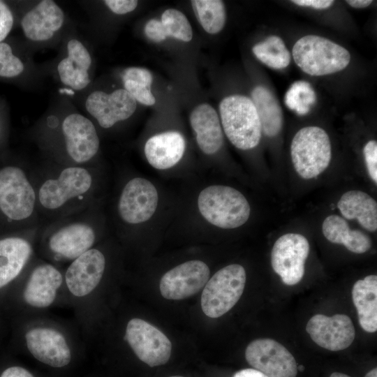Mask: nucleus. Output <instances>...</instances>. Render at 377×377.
I'll list each match as a JSON object with an SVG mask.
<instances>
[{
	"instance_id": "nucleus-20",
	"label": "nucleus",
	"mask_w": 377,
	"mask_h": 377,
	"mask_svg": "<svg viewBox=\"0 0 377 377\" xmlns=\"http://www.w3.org/2000/svg\"><path fill=\"white\" fill-rule=\"evenodd\" d=\"M36 232L37 230L28 237L13 236L0 239V289L15 280L31 263Z\"/></svg>"
},
{
	"instance_id": "nucleus-17",
	"label": "nucleus",
	"mask_w": 377,
	"mask_h": 377,
	"mask_svg": "<svg viewBox=\"0 0 377 377\" xmlns=\"http://www.w3.org/2000/svg\"><path fill=\"white\" fill-rule=\"evenodd\" d=\"M209 277L208 266L200 260H190L167 272L160 281V291L168 300L186 299L198 293Z\"/></svg>"
},
{
	"instance_id": "nucleus-33",
	"label": "nucleus",
	"mask_w": 377,
	"mask_h": 377,
	"mask_svg": "<svg viewBox=\"0 0 377 377\" xmlns=\"http://www.w3.org/2000/svg\"><path fill=\"white\" fill-rule=\"evenodd\" d=\"M57 71L61 82L73 89L82 90L90 83L88 71L75 64L68 57L59 61Z\"/></svg>"
},
{
	"instance_id": "nucleus-46",
	"label": "nucleus",
	"mask_w": 377,
	"mask_h": 377,
	"mask_svg": "<svg viewBox=\"0 0 377 377\" xmlns=\"http://www.w3.org/2000/svg\"><path fill=\"white\" fill-rule=\"evenodd\" d=\"M297 369H299L300 371H303L304 369V367L302 365H300L297 367Z\"/></svg>"
},
{
	"instance_id": "nucleus-45",
	"label": "nucleus",
	"mask_w": 377,
	"mask_h": 377,
	"mask_svg": "<svg viewBox=\"0 0 377 377\" xmlns=\"http://www.w3.org/2000/svg\"><path fill=\"white\" fill-rule=\"evenodd\" d=\"M330 377H350V376L343 373L334 372L330 375Z\"/></svg>"
},
{
	"instance_id": "nucleus-28",
	"label": "nucleus",
	"mask_w": 377,
	"mask_h": 377,
	"mask_svg": "<svg viewBox=\"0 0 377 377\" xmlns=\"http://www.w3.org/2000/svg\"><path fill=\"white\" fill-rule=\"evenodd\" d=\"M124 89L133 98L145 105H152L156 100L151 92L152 75L146 68L130 67L124 70L122 75Z\"/></svg>"
},
{
	"instance_id": "nucleus-19",
	"label": "nucleus",
	"mask_w": 377,
	"mask_h": 377,
	"mask_svg": "<svg viewBox=\"0 0 377 377\" xmlns=\"http://www.w3.org/2000/svg\"><path fill=\"white\" fill-rule=\"evenodd\" d=\"M137 102L124 89L110 94L103 91L91 92L87 98V111L96 119L103 128H109L116 123L126 120L133 115Z\"/></svg>"
},
{
	"instance_id": "nucleus-15",
	"label": "nucleus",
	"mask_w": 377,
	"mask_h": 377,
	"mask_svg": "<svg viewBox=\"0 0 377 377\" xmlns=\"http://www.w3.org/2000/svg\"><path fill=\"white\" fill-rule=\"evenodd\" d=\"M65 149L74 165H85L99 149V138L94 124L86 117L73 113L61 124Z\"/></svg>"
},
{
	"instance_id": "nucleus-31",
	"label": "nucleus",
	"mask_w": 377,
	"mask_h": 377,
	"mask_svg": "<svg viewBox=\"0 0 377 377\" xmlns=\"http://www.w3.org/2000/svg\"><path fill=\"white\" fill-rule=\"evenodd\" d=\"M166 37L170 36L184 42L192 39L191 26L186 17L177 9L165 10L160 20Z\"/></svg>"
},
{
	"instance_id": "nucleus-14",
	"label": "nucleus",
	"mask_w": 377,
	"mask_h": 377,
	"mask_svg": "<svg viewBox=\"0 0 377 377\" xmlns=\"http://www.w3.org/2000/svg\"><path fill=\"white\" fill-rule=\"evenodd\" d=\"M248 363L268 377H296V361L282 344L271 339H258L246 348Z\"/></svg>"
},
{
	"instance_id": "nucleus-37",
	"label": "nucleus",
	"mask_w": 377,
	"mask_h": 377,
	"mask_svg": "<svg viewBox=\"0 0 377 377\" xmlns=\"http://www.w3.org/2000/svg\"><path fill=\"white\" fill-rule=\"evenodd\" d=\"M13 15L9 7L0 1V43L8 35L13 25Z\"/></svg>"
},
{
	"instance_id": "nucleus-35",
	"label": "nucleus",
	"mask_w": 377,
	"mask_h": 377,
	"mask_svg": "<svg viewBox=\"0 0 377 377\" xmlns=\"http://www.w3.org/2000/svg\"><path fill=\"white\" fill-rule=\"evenodd\" d=\"M67 57L75 64L88 71L91 64V57L86 47L80 40H70L67 44Z\"/></svg>"
},
{
	"instance_id": "nucleus-47",
	"label": "nucleus",
	"mask_w": 377,
	"mask_h": 377,
	"mask_svg": "<svg viewBox=\"0 0 377 377\" xmlns=\"http://www.w3.org/2000/svg\"><path fill=\"white\" fill-rule=\"evenodd\" d=\"M170 377H183V376H170Z\"/></svg>"
},
{
	"instance_id": "nucleus-12",
	"label": "nucleus",
	"mask_w": 377,
	"mask_h": 377,
	"mask_svg": "<svg viewBox=\"0 0 377 377\" xmlns=\"http://www.w3.org/2000/svg\"><path fill=\"white\" fill-rule=\"evenodd\" d=\"M309 252V242L300 234L287 233L275 242L271 254L272 267L285 284L293 286L302 280Z\"/></svg>"
},
{
	"instance_id": "nucleus-36",
	"label": "nucleus",
	"mask_w": 377,
	"mask_h": 377,
	"mask_svg": "<svg viewBox=\"0 0 377 377\" xmlns=\"http://www.w3.org/2000/svg\"><path fill=\"white\" fill-rule=\"evenodd\" d=\"M364 156L368 173L375 183H377V142L369 141L363 149Z\"/></svg>"
},
{
	"instance_id": "nucleus-29",
	"label": "nucleus",
	"mask_w": 377,
	"mask_h": 377,
	"mask_svg": "<svg viewBox=\"0 0 377 377\" xmlns=\"http://www.w3.org/2000/svg\"><path fill=\"white\" fill-rule=\"evenodd\" d=\"M252 51L258 60L274 69L286 68L290 62V54L283 40L277 36H269L256 44Z\"/></svg>"
},
{
	"instance_id": "nucleus-10",
	"label": "nucleus",
	"mask_w": 377,
	"mask_h": 377,
	"mask_svg": "<svg viewBox=\"0 0 377 377\" xmlns=\"http://www.w3.org/2000/svg\"><path fill=\"white\" fill-rule=\"evenodd\" d=\"M105 267V255L94 246L70 263L64 273V286L75 300H87L99 286Z\"/></svg>"
},
{
	"instance_id": "nucleus-39",
	"label": "nucleus",
	"mask_w": 377,
	"mask_h": 377,
	"mask_svg": "<svg viewBox=\"0 0 377 377\" xmlns=\"http://www.w3.org/2000/svg\"><path fill=\"white\" fill-rule=\"evenodd\" d=\"M145 33L150 40L155 42H161L167 38L161 21L156 19H151L147 22Z\"/></svg>"
},
{
	"instance_id": "nucleus-30",
	"label": "nucleus",
	"mask_w": 377,
	"mask_h": 377,
	"mask_svg": "<svg viewBox=\"0 0 377 377\" xmlns=\"http://www.w3.org/2000/svg\"><path fill=\"white\" fill-rule=\"evenodd\" d=\"M196 17L205 31L211 34L220 32L226 22L224 3L219 0L191 1Z\"/></svg>"
},
{
	"instance_id": "nucleus-21",
	"label": "nucleus",
	"mask_w": 377,
	"mask_h": 377,
	"mask_svg": "<svg viewBox=\"0 0 377 377\" xmlns=\"http://www.w3.org/2000/svg\"><path fill=\"white\" fill-rule=\"evenodd\" d=\"M64 13L52 0H43L22 17L21 26L26 38L33 41L51 39L62 27Z\"/></svg>"
},
{
	"instance_id": "nucleus-41",
	"label": "nucleus",
	"mask_w": 377,
	"mask_h": 377,
	"mask_svg": "<svg viewBox=\"0 0 377 377\" xmlns=\"http://www.w3.org/2000/svg\"><path fill=\"white\" fill-rule=\"evenodd\" d=\"M0 377H34L27 369L20 366H13L6 369Z\"/></svg>"
},
{
	"instance_id": "nucleus-5",
	"label": "nucleus",
	"mask_w": 377,
	"mask_h": 377,
	"mask_svg": "<svg viewBox=\"0 0 377 377\" xmlns=\"http://www.w3.org/2000/svg\"><path fill=\"white\" fill-rule=\"evenodd\" d=\"M292 54L302 71L315 76L341 71L350 61V54L345 47L316 35L304 36L297 40Z\"/></svg>"
},
{
	"instance_id": "nucleus-2",
	"label": "nucleus",
	"mask_w": 377,
	"mask_h": 377,
	"mask_svg": "<svg viewBox=\"0 0 377 377\" xmlns=\"http://www.w3.org/2000/svg\"><path fill=\"white\" fill-rule=\"evenodd\" d=\"M54 221L44 230L41 243L52 260L71 263L94 247L97 232L88 208Z\"/></svg>"
},
{
	"instance_id": "nucleus-7",
	"label": "nucleus",
	"mask_w": 377,
	"mask_h": 377,
	"mask_svg": "<svg viewBox=\"0 0 377 377\" xmlns=\"http://www.w3.org/2000/svg\"><path fill=\"white\" fill-rule=\"evenodd\" d=\"M293 166L303 179L314 178L328 167L331 144L327 133L318 126H306L295 135L290 146Z\"/></svg>"
},
{
	"instance_id": "nucleus-8",
	"label": "nucleus",
	"mask_w": 377,
	"mask_h": 377,
	"mask_svg": "<svg viewBox=\"0 0 377 377\" xmlns=\"http://www.w3.org/2000/svg\"><path fill=\"white\" fill-rule=\"evenodd\" d=\"M245 283L246 272L242 265L232 264L219 269L207 281L202 291L204 313L215 318L227 313L239 301Z\"/></svg>"
},
{
	"instance_id": "nucleus-38",
	"label": "nucleus",
	"mask_w": 377,
	"mask_h": 377,
	"mask_svg": "<svg viewBox=\"0 0 377 377\" xmlns=\"http://www.w3.org/2000/svg\"><path fill=\"white\" fill-rule=\"evenodd\" d=\"M104 3L114 13L124 15L134 10L138 2L135 0H105Z\"/></svg>"
},
{
	"instance_id": "nucleus-40",
	"label": "nucleus",
	"mask_w": 377,
	"mask_h": 377,
	"mask_svg": "<svg viewBox=\"0 0 377 377\" xmlns=\"http://www.w3.org/2000/svg\"><path fill=\"white\" fill-rule=\"evenodd\" d=\"M291 2L300 6L323 10L330 8L334 1L332 0H293Z\"/></svg>"
},
{
	"instance_id": "nucleus-1",
	"label": "nucleus",
	"mask_w": 377,
	"mask_h": 377,
	"mask_svg": "<svg viewBox=\"0 0 377 377\" xmlns=\"http://www.w3.org/2000/svg\"><path fill=\"white\" fill-rule=\"evenodd\" d=\"M94 184L88 167L65 166L35 186L38 212L57 220L86 209Z\"/></svg>"
},
{
	"instance_id": "nucleus-25",
	"label": "nucleus",
	"mask_w": 377,
	"mask_h": 377,
	"mask_svg": "<svg viewBox=\"0 0 377 377\" xmlns=\"http://www.w3.org/2000/svg\"><path fill=\"white\" fill-rule=\"evenodd\" d=\"M341 214L347 219H357L367 230H377V203L365 192L353 190L342 195L337 203Z\"/></svg>"
},
{
	"instance_id": "nucleus-26",
	"label": "nucleus",
	"mask_w": 377,
	"mask_h": 377,
	"mask_svg": "<svg viewBox=\"0 0 377 377\" xmlns=\"http://www.w3.org/2000/svg\"><path fill=\"white\" fill-rule=\"evenodd\" d=\"M322 230L328 241L343 244L353 253H363L371 248L369 237L359 230H351L346 221L338 215L326 217Z\"/></svg>"
},
{
	"instance_id": "nucleus-3",
	"label": "nucleus",
	"mask_w": 377,
	"mask_h": 377,
	"mask_svg": "<svg viewBox=\"0 0 377 377\" xmlns=\"http://www.w3.org/2000/svg\"><path fill=\"white\" fill-rule=\"evenodd\" d=\"M0 211L10 221L28 222L36 227L35 185L20 167L8 165L0 170Z\"/></svg>"
},
{
	"instance_id": "nucleus-23",
	"label": "nucleus",
	"mask_w": 377,
	"mask_h": 377,
	"mask_svg": "<svg viewBox=\"0 0 377 377\" xmlns=\"http://www.w3.org/2000/svg\"><path fill=\"white\" fill-rule=\"evenodd\" d=\"M185 150L183 135L169 131L154 135L145 145V154L149 163L159 170L168 169L182 158Z\"/></svg>"
},
{
	"instance_id": "nucleus-43",
	"label": "nucleus",
	"mask_w": 377,
	"mask_h": 377,
	"mask_svg": "<svg viewBox=\"0 0 377 377\" xmlns=\"http://www.w3.org/2000/svg\"><path fill=\"white\" fill-rule=\"evenodd\" d=\"M351 7L355 8H364L369 6L373 1L371 0H347L346 1Z\"/></svg>"
},
{
	"instance_id": "nucleus-32",
	"label": "nucleus",
	"mask_w": 377,
	"mask_h": 377,
	"mask_svg": "<svg viewBox=\"0 0 377 377\" xmlns=\"http://www.w3.org/2000/svg\"><path fill=\"white\" fill-rule=\"evenodd\" d=\"M316 94L309 83L305 81L294 82L285 95L286 105L299 114H305L316 101Z\"/></svg>"
},
{
	"instance_id": "nucleus-44",
	"label": "nucleus",
	"mask_w": 377,
	"mask_h": 377,
	"mask_svg": "<svg viewBox=\"0 0 377 377\" xmlns=\"http://www.w3.org/2000/svg\"><path fill=\"white\" fill-rule=\"evenodd\" d=\"M364 377H377V369L374 368L369 371Z\"/></svg>"
},
{
	"instance_id": "nucleus-42",
	"label": "nucleus",
	"mask_w": 377,
	"mask_h": 377,
	"mask_svg": "<svg viewBox=\"0 0 377 377\" xmlns=\"http://www.w3.org/2000/svg\"><path fill=\"white\" fill-rule=\"evenodd\" d=\"M233 377H268L255 369H244L236 372Z\"/></svg>"
},
{
	"instance_id": "nucleus-4",
	"label": "nucleus",
	"mask_w": 377,
	"mask_h": 377,
	"mask_svg": "<svg viewBox=\"0 0 377 377\" xmlns=\"http://www.w3.org/2000/svg\"><path fill=\"white\" fill-rule=\"evenodd\" d=\"M198 205L200 214L209 223L224 229L242 226L251 212L250 205L242 193L222 185L204 188L199 194Z\"/></svg>"
},
{
	"instance_id": "nucleus-18",
	"label": "nucleus",
	"mask_w": 377,
	"mask_h": 377,
	"mask_svg": "<svg viewBox=\"0 0 377 377\" xmlns=\"http://www.w3.org/2000/svg\"><path fill=\"white\" fill-rule=\"evenodd\" d=\"M306 330L313 341L331 351L348 348L355 337L353 322L344 314L332 316L316 314L309 319Z\"/></svg>"
},
{
	"instance_id": "nucleus-9",
	"label": "nucleus",
	"mask_w": 377,
	"mask_h": 377,
	"mask_svg": "<svg viewBox=\"0 0 377 377\" xmlns=\"http://www.w3.org/2000/svg\"><path fill=\"white\" fill-rule=\"evenodd\" d=\"M24 338L27 349L40 362L54 368L64 367L71 362L70 341L59 327L47 323L31 325Z\"/></svg>"
},
{
	"instance_id": "nucleus-22",
	"label": "nucleus",
	"mask_w": 377,
	"mask_h": 377,
	"mask_svg": "<svg viewBox=\"0 0 377 377\" xmlns=\"http://www.w3.org/2000/svg\"><path fill=\"white\" fill-rule=\"evenodd\" d=\"M190 123L200 149L206 154L216 153L222 147L223 135L216 110L210 105L196 106L190 114Z\"/></svg>"
},
{
	"instance_id": "nucleus-34",
	"label": "nucleus",
	"mask_w": 377,
	"mask_h": 377,
	"mask_svg": "<svg viewBox=\"0 0 377 377\" xmlns=\"http://www.w3.org/2000/svg\"><path fill=\"white\" fill-rule=\"evenodd\" d=\"M24 68L22 61L13 54L11 47L8 43H0V77H16Z\"/></svg>"
},
{
	"instance_id": "nucleus-27",
	"label": "nucleus",
	"mask_w": 377,
	"mask_h": 377,
	"mask_svg": "<svg viewBox=\"0 0 377 377\" xmlns=\"http://www.w3.org/2000/svg\"><path fill=\"white\" fill-rule=\"evenodd\" d=\"M251 99L256 107L262 131L267 136H276L281 131L283 121L277 99L263 86L256 87L252 90Z\"/></svg>"
},
{
	"instance_id": "nucleus-13",
	"label": "nucleus",
	"mask_w": 377,
	"mask_h": 377,
	"mask_svg": "<svg viewBox=\"0 0 377 377\" xmlns=\"http://www.w3.org/2000/svg\"><path fill=\"white\" fill-rule=\"evenodd\" d=\"M63 286L64 273L53 263L42 262L31 268L21 297L27 306L45 309L56 302Z\"/></svg>"
},
{
	"instance_id": "nucleus-11",
	"label": "nucleus",
	"mask_w": 377,
	"mask_h": 377,
	"mask_svg": "<svg viewBox=\"0 0 377 377\" xmlns=\"http://www.w3.org/2000/svg\"><path fill=\"white\" fill-rule=\"evenodd\" d=\"M124 340L136 356L149 367L165 364L170 357L172 344L158 329L134 318L126 325Z\"/></svg>"
},
{
	"instance_id": "nucleus-24",
	"label": "nucleus",
	"mask_w": 377,
	"mask_h": 377,
	"mask_svg": "<svg viewBox=\"0 0 377 377\" xmlns=\"http://www.w3.org/2000/svg\"><path fill=\"white\" fill-rule=\"evenodd\" d=\"M352 298L362 328L367 332L377 330V276L369 275L357 281Z\"/></svg>"
},
{
	"instance_id": "nucleus-16",
	"label": "nucleus",
	"mask_w": 377,
	"mask_h": 377,
	"mask_svg": "<svg viewBox=\"0 0 377 377\" xmlns=\"http://www.w3.org/2000/svg\"><path fill=\"white\" fill-rule=\"evenodd\" d=\"M158 196L155 186L147 179L135 177L124 186L118 202L120 218L129 224L147 221L154 214Z\"/></svg>"
},
{
	"instance_id": "nucleus-6",
	"label": "nucleus",
	"mask_w": 377,
	"mask_h": 377,
	"mask_svg": "<svg viewBox=\"0 0 377 377\" xmlns=\"http://www.w3.org/2000/svg\"><path fill=\"white\" fill-rule=\"evenodd\" d=\"M219 112L224 132L234 146L247 150L259 144L262 128L251 98L242 95L227 96L220 103Z\"/></svg>"
}]
</instances>
